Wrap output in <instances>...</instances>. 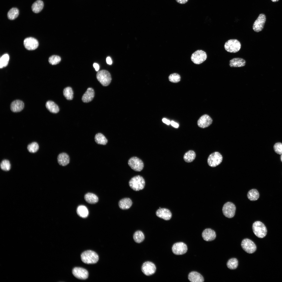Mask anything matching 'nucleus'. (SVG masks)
Listing matches in <instances>:
<instances>
[{"label": "nucleus", "mask_w": 282, "mask_h": 282, "mask_svg": "<svg viewBox=\"0 0 282 282\" xmlns=\"http://www.w3.org/2000/svg\"><path fill=\"white\" fill-rule=\"evenodd\" d=\"M82 261L87 264H92L96 263L99 260L98 254L95 251L87 250L83 252L81 255Z\"/></svg>", "instance_id": "f257e3e1"}, {"label": "nucleus", "mask_w": 282, "mask_h": 282, "mask_svg": "<svg viewBox=\"0 0 282 282\" xmlns=\"http://www.w3.org/2000/svg\"><path fill=\"white\" fill-rule=\"evenodd\" d=\"M130 187L135 191L142 190L145 185V180L141 176L138 175L132 178L129 182Z\"/></svg>", "instance_id": "f03ea898"}, {"label": "nucleus", "mask_w": 282, "mask_h": 282, "mask_svg": "<svg viewBox=\"0 0 282 282\" xmlns=\"http://www.w3.org/2000/svg\"><path fill=\"white\" fill-rule=\"evenodd\" d=\"M252 229L255 234L258 238H263L267 234V228L265 225L260 221L254 222L252 225Z\"/></svg>", "instance_id": "7ed1b4c3"}, {"label": "nucleus", "mask_w": 282, "mask_h": 282, "mask_svg": "<svg viewBox=\"0 0 282 282\" xmlns=\"http://www.w3.org/2000/svg\"><path fill=\"white\" fill-rule=\"evenodd\" d=\"M207 58V54L205 51L201 50H198L192 53L190 58L194 64H199L205 61Z\"/></svg>", "instance_id": "20e7f679"}, {"label": "nucleus", "mask_w": 282, "mask_h": 282, "mask_svg": "<svg viewBox=\"0 0 282 282\" xmlns=\"http://www.w3.org/2000/svg\"><path fill=\"white\" fill-rule=\"evenodd\" d=\"M96 78L104 86L109 85L111 80L110 73L105 70L98 71L96 74Z\"/></svg>", "instance_id": "39448f33"}, {"label": "nucleus", "mask_w": 282, "mask_h": 282, "mask_svg": "<svg viewBox=\"0 0 282 282\" xmlns=\"http://www.w3.org/2000/svg\"><path fill=\"white\" fill-rule=\"evenodd\" d=\"M224 47L225 50L227 52L234 53L239 51L241 47V44L238 40L231 39L226 42Z\"/></svg>", "instance_id": "423d86ee"}, {"label": "nucleus", "mask_w": 282, "mask_h": 282, "mask_svg": "<svg viewBox=\"0 0 282 282\" xmlns=\"http://www.w3.org/2000/svg\"><path fill=\"white\" fill-rule=\"evenodd\" d=\"M236 210L235 205L230 202L225 203L222 208L223 214L225 217L229 218H232L234 216Z\"/></svg>", "instance_id": "0eeeda50"}, {"label": "nucleus", "mask_w": 282, "mask_h": 282, "mask_svg": "<svg viewBox=\"0 0 282 282\" xmlns=\"http://www.w3.org/2000/svg\"><path fill=\"white\" fill-rule=\"evenodd\" d=\"M222 160L221 154L218 152H215L209 155L208 158L207 162L209 166L214 167L219 164Z\"/></svg>", "instance_id": "6e6552de"}, {"label": "nucleus", "mask_w": 282, "mask_h": 282, "mask_svg": "<svg viewBox=\"0 0 282 282\" xmlns=\"http://www.w3.org/2000/svg\"><path fill=\"white\" fill-rule=\"evenodd\" d=\"M128 164L132 169L136 171H141L144 166L142 161L136 157L130 158L128 161Z\"/></svg>", "instance_id": "1a4fd4ad"}, {"label": "nucleus", "mask_w": 282, "mask_h": 282, "mask_svg": "<svg viewBox=\"0 0 282 282\" xmlns=\"http://www.w3.org/2000/svg\"><path fill=\"white\" fill-rule=\"evenodd\" d=\"M242 249L246 252L252 254L254 252L256 249V246L255 243L251 240L245 239L241 243Z\"/></svg>", "instance_id": "9d476101"}, {"label": "nucleus", "mask_w": 282, "mask_h": 282, "mask_svg": "<svg viewBox=\"0 0 282 282\" xmlns=\"http://www.w3.org/2000/svg\"><path fill=\"white\" fill-rule=\"evenodd\" d=\"M266 20V16L264 14H260L253 24L252 28L254 31L257 32L261 31L263 28Z\"/></svg>", "instance_id": "9b49d317"}, {"label": "nucleus", "mask_w": 282, "mask_h": 282, "mask_svg": "<svg viewBox=\"0 0 282 282\" xmlns=\"http://www.w3.org/2000/svg\"><path fill=\"white\" fill-rule=\"evenodd\" d=\"M141 269L142 272L145 275L149 276L155 273L156 268L153 263L150 261H146L143 263Z\"/></svg>", "instance_id": "f8f14e48"}, {"label": "nucleus", "mask_w": 282, "mask_h": 282, "mask_svg": "<svg viewBox=\"0 0 282 282\" xmlns=\"http://www.w3.org/2000/svg\"><path fill=\"white\" fill-rule=\"evenodd\" d=\"M187 245L182 242H179L174 244L172 248L173 253L176 255H182L187 251Z\"/></svg>", "instance_id": "ddd939ff"}, {"label": "nucleus", "mask_w": 282, "mask_h": 282, "mask_svg": "<svg viewBox=\"0 0 282 282\" xmlns=\"http://www.w3.org/2000/svg\"><path fill=\"white\" fill-rule=\"evenodd\" d=\"M73 275L78 279L84 280L88 277L89 273L85 269L80 267H75L73 269Z\"/></svg>", "instance_id": "4468645a"}, {"label": "nucleus", "mask_w": 282, "mask_h": 282, "mask_svg": "<svg viewBox=\"0 0 282 282\" xmlns=\"http://www.w3.org/2000/svg\"><path fill=\"white\" fill-rule=\"evenodd\" d=\"M24 45L25 48L28 50H33L38 47L39 43L35 38L30 37L25 38L24 41Z\"/></svg>", "instance_id": "2eb2a0df"}, {"label": "nucleus", "mask_w": 282, "mask_h": 282, "mask_svg": "<svg viewBox=\"0 0 282 282\" xmlns=\"http://www.w3.org/2000/svg\"><path fill=\"white\" fill-rule=\"evenodd\" d=\"M212 122V119L209 115L204 114L199 118L198 120L197 124L200 127L204 128L209 126Z\"/></svg>", "instance_id": "dca6fc26"}, {"label": "nucleus", "mask_w": 282, "mask_h": 282, "mask_svg": "<svg viewBox=\"0 0 282 282\" xmlns=\"http://www.w3.org/2000/svg\"><path fill=\"white\" fill-rule=\"evenodd\" d=\"M156 214L158 217L166 220H170L171 218L172 214L170 211L165 208H160L157 210Z\"/></svg>", "instance_id": "f3484780"}, {"label": "nucleus", "mask_w": 282, "mask_h": 282, "mask_svg": "<svg viewBox=\"0 0 282 282\" xmlns=\"http://www.w3.org/2000/svg\"><path fill=\"white\" fill-rule=\"evenodd\" d=\"M202 236L204 240L207 241H212L216 237V234L213 230L209 228L204 230L202 233Z\"/></svg>", "instance_id": "a211bd4d"}, {"label": "nucleus", "mask_w": 282, "mask_h": 282, "mask_svg": "<svg viewBox=\"0 0 282 282\" xmlns=\"http://www.w3.org/2000/svg\"><path fill=\"white\" fill-rule=\"evenodd\" d=\"M24 107L23 102L20 100L14 101L11 103L10 108L11 111L14 112H17L21 111Z\"/></svg>", "instance_id": "6ab92c4d"}, {"label": "nucleus", "mask_w": 282, "mask_h": 282, "mask_svg": "<svg viewBox=\"0 0 282 282\" xmlns=\"http://www.w3.org/2000/svg\"><path fill=\"white\" fill-rule=\"evenodd\" d=\"M95 92L93 89L91 87L88 88L82 98L83 101L88 103L92 100L94 97Z\"/></svg>", "instance_id": "aec40b11"}, {"label": "nucleus", "mask_w": 282, "mask_h": 282, "mask_svg": "<svg viewBox=\"0 0 282 282\" xmlns=\"http://www.w3.org/2000/svg\"><path fill=\"white\" fill-rule=\"evenodd\" d=\"M58 162L60 165L65 166L69 163L70 158L66 153L62 152L59 154L57 157Z\"/></svg>", "instance_id": "412c9836"}, {"label": "nucleus", "mask_w": 282, "mask_h": 282, "mask_svg": "<svg viewBox=\"0 0 282 282\" xmlns=\"http://www.w3.org/2000/svg\"><path fill=\"white\" fill-rule=\"evenodd\" d=\"M188 279L191 282H203L204 279L202 276L199 273L193 271L189 273L188 276Z\"/></svg>", "instance_id": "4be33fe9"}, {"label": "nucleus", "mask_w": 282, "mask_h": 282, "mask_svg": "<svg viewBox=\"0 0 282 282\" xmlns=\"http://www.w3.org/2000/svg\"><path fill=\"white\" fill-rule=\"evenodd\" d=\"M246 63V62L243 59L235 58L230 60L229 65L231 67H241L244 66Z\"/></svg>", "instance_id": "5701e85b"}, {"label": "nucleus", "mask_w": 282, "mask_h": 282, "mask_svg": "<svg viewBox=\"0 0 282 282\" xmlns=\"http://www.w3.org/2000/svg\"><path fill=\"white\" fill-rule=\"evenodd\" d=\"M118 204L119 208L121 209H127L132 205V202L129 198H124L120 200Z\"/></svg>", "instance_id": "b1692460"}, {"label": "nucleus", "mask_w": 282, "mask_h": 282, "mask_svg": "<svg viewBox=\"0 0 282 282\" xmlns=\"http://www.w3.org/2000/svg\"><path fill=\"white\" fill-rule=\"evenodd\" d=\"M44 6L43 2L41 0H37L32 4L31 8L32 11L36 13L40 12L43 9Z\"/></svg>", "instance_id": "393cba45"}, {"label": "nucleus", "mask_w": 282, "mask_h": 282, "mask_svg": "<svg viewBox=\"0 0 282 282\" xmlns=\"http://www.w3.org/2000/svg\"><path fill=\"white\" fill-rule=\"evenodd\" d=\"M47 109L51 112L56 113L59 111L58 106L54 102L49 101L46 102L45 104Z\"/></svg>", "instance_id": "a878e982"}, {"label": "nucleus", "mask_w": 282, "mask_h": 282, "mask_svg": "<svg viewBox=\"0 0 282 282\" xmlns=\"http://www.w3.org/2000/svg\"><path fill=\"white\" fill-rule=\"evenodd\" d=\"M84 199L88 203L94 204L97 203L98 200L97 196L95 194L90 193L86 194L84 196Z\"/></svg>", "instance_id": "bb28decb"}, {"label": "nucleus", "mask_w": 282, "mask_h": 282, "mask_svg": "<svg viewBox=\"0 0 282 282\" xmlns=\"http://www.w3.org/2000/svg\"><path fill=\"white\" fill-rule=\"evenodd\" d=\"M77 212L80 217L85 218L87 217L89 214V212L87 207L83 205L79 206L77 208Z\"/></svg>", "instance_id": "cd10ccee"}, {"label": "nucleus", "mask_w": 282, "mask_h": 282, "mask_svg": "<svg viewBox=\"0 0 282 282\" xmlns=\"http://www.w3.org/2000/svg\"><path fill=\"white\" fill-rule=\"evenodd\" d=\"M95 140L97 144L103 145H105L108 142L106 138L101 133H98L95 135Z\"/></svg>", "instance_id": "c85d7f7f"}, {"label": "nucleus", "mask_w": 282, "mask_h": 282, "mask_svg": "<svg viewBox=\"0 0 282 282\" xmlns=\"http://www.w3.org/2000/svg\"><path fill=\"white\" fill-rule=\"evenodd\" d=\"M247 197L250 200L255 201L257 200L259 198V193L256 189H252L248 192L247 194Z\"/></svg>", "instance_id": "c756f323"}, {"label": "nucleus", "mask_w": 282, "mask_h": 282, "mask_svg": "<svg viewBox=\"0 0 282 282\" xmlns=\"http://www.w3.org/2000/svg\"><path fill=\"white\" fill-rule=\"evenodd\" d=\"M196 157V154L195 152L193 150H190L185 153L183 158L185 162L189 163L193 161Z\"/></svg>", "instance_id": "7c9ffc66"}, {"label": "nucleus", "mask_w": 282, "mask_h": 282, "mask_svg": "<svg viewBox=\"0 0 282 282\" xmlns=\"http://www.w3.org/2000/svg\"><path fill=\"white\" fill-rule=\"evenodd\" d=\"M19 14V11L17 8L15 7L12 8L8 12L7 17L10 20H14L17 17Z\"/></svg>", "instance_id": "2f4dec72"}, {"label": "nucleus", "mask_w": 282, "mask_h": 282, "mask_svg": "<svg viewBox=\"0 0 282 282\" xmlns=\"http://www.w3.org/2000/svg\"><path fill=\"white\" fill-rule=\"evenodd\" d=\"M144 236L143 232L140 231H137L134 233L133 238L137 243H140L143 242L144 239Z\"/></svg>", "instance_id": "473e14b6"}, {"label": "nucleus", "mask_w": 282, "mask_h": 282, "mask_svg": "<svg viewBox=\"0 0 282 282\" xmlns=\"http://www.w3.org/2000/svg\"><path fill=\"white\" fill-rule=\"evenodd\" d=\"M64 97L68 100H71L73 98V92L72 88L68 87L65 88L63 91Z\"/></svg>", "instance_id": "72a5a7b5"}, {"label": "nucleus", "mask_w": 282, "mask_h": 282, "mask_svg": "<svg viewBox=\"0 0 282 282\" xmlns=\"http://www.w3.org/2000/svg\"><path fill=\"white\" fill-rule=\"evenodd\" d=\"M238 261L236 258H232L230 259L227 263V266L228 268L231 269H236L238 266Z\"/></svg>", "instance_id": "f704fd0d"}, {"label": "nucleus", "mask_w": 282, "mask_h": 282, "mask_svg": "<svg viewBox=\"0 0 282 282\" xmlns=\"http://www.w3.org/2000/svg\"><path fill=\"white\" fill-rule=\"evenodd\" d=\"M9 58V56L7 54H4L1 57L0 59L1 68H3L7 66L8 64Z\"/></svg>", "instance_id": "c9c22d12"}, {"label": "nucleus", "mask_w": 282, "mask_h": 282, "mask_svg": "<svg viewBox=\"0 0 282 282\" xmlns=\"http://www.w3.org/2000/svg\"><path fill=\"white\" fill-rule=\"evenodd\" d=\"M39 146L36 142H34L28 144L27 146V149L28 151L31 153H35L38 150Z\"/></svg>", "instance_id": "e433bc0d"}, {"label": "nucleus", "mask_w": 282, "mask_h": 282, "mask_svg": "<svg viewBox=\"0 0 282 282\" xmlns=\"http://www.w3.org/2000/svg\"><path fill=\"white\" fill-rule=\"evenodd\" d=\"M0 167L4 171H8L10 169L11 165L9 161L7 160H4L0 163Z\"/></svg>", "instance_id": "4c0bfd02"}, {"label": "nucleus", "mask_w": 282, "mask_h": 282, "mask_svg": "<svg viewBox=\"0 0 282 282\" xmlns=\"http://www.w3.org/2000/svg\"><path fill=\"white\" fill-rule=\"evenodd\" d=\"M169 80L173 83H177L179 82L181 80V77L179 74L176 73H174L170 74L168 77Z\"/></svg>", "instance_id": "58836bf2"}, {"label": "nucleus", "mask_w": 282, "mask_h": 282, "mask_svg": "<svg viewBox=\"0 0 282 282\" xmlns=\"http://www.w3.org/2000/svg\"><path fill=\"white\" fill-rule=\"evenodd\" d=\"M61 60V58L60 57L56 55H53L50 57L49 59V63L53 65L58 64Z\"/></svg>", "instance_id": "ea45409f"}, {"label": "nucleus", "mask_w": 282, "mask_h": 282, "mask_svg": "<svg viewBox=\"0 0 282 282\" xmlns=\"http://www.w3.org/2000/svg\"><path fill=\"white\" fill-rule=\"evenodd\" d=\"M274 149L275 152L277 154H282V143L280 142L276 143L274 145Z\"/></svg>", "instance_id": "a19ab883"}, {"label": "nucleus", "mask_w": 282, "mask_h": 282, "mask_svg": "<svg viewBox=\"0 0 282 282\" xmlns=\"http://www.w3.org/2000/svg\"><path fill=\"white\" fill-rule=\"evenodd\" d=\"M189 0H175L178 3L181 4H184L186 3Z\"/></svg>", "instance_id": "79ce46f5"}, {"label": "nucleus", "mask_w": 282, "mask_h": 282, "mask_svg": "<svg viewBox=\"0 0 282 282\" xmlns=\"http://www.w3.org/2000/svg\"><path fill=\"white\" fill-rule=\"evenodd\" d=\"M171 124L172 126L175 128H178L179 126V125L178 123L173 121L171 122Z\"/></svg>", "instance_id": "37998d69"}, {"label": "nucleus", "mask_w": 282, "mask_h": 282, "mask_svg": "<svg viewBox=\"0 0 282 282\" xmlns=\"http://www.w3.org/2000/svg\"><path fill=\"white\" fill-rule=\"evenodd\" d=\"M162 121L163 123L167 125H169L171 124V122L170 121L165 118H163L162 119Z\"/></svg>", "instance_id": "c03bdc74"}, {"label": "nucleus", "mask_w": 282, "mask_h": 282, "mask_svg": "<svg viewBox=\"0 0 282 282\" xmlns=\"http://www.w3.org/2000/svg\"><path fill=\"white\" fill-rule=\"evenodd\" d=\"M106 62L109 65H111L112 64V60L110 57H108L106 58Z\"/></svg>", "instance_id": "a18cd8bd"}, {"label": "nucleus", "mask_w": 282, "mask_h": 282, "mask_svg": "<svg viewBox=\"0 0 282 282\" xmlns=\"http://www.w3.org/2000/svg\"><path fill=\"white\" fill-rule=\"evenodd\" d=\"M93 66L96 71H97L99 70V65L97 63H94L93 64Z\"/></svg>", "instance_id": "49530a36"}, {"label": "nucleus", "mask_w": 282, "mask_h": 282, "mask_svg": "<svg viewBox=\"0 0 282 282\" xmlns=\"http://www.w3.org/2000/svg\"><path fill=\"white\" fill-rule=\"evenodd\" d=\"M279 0H271V1L273 2H278Z\"/></svg>", "instance_id": "de8ad7c7"}, {"label": "nucleus", "mask_w": 282, "mask_h": 282, "mask_svg": "<svg viewBox=\"0 0 282 282\" xmlns=\"http://www.w3.org/2000/svg\"><path fill=\"white\" fill-rule=\"evenodd\" d=\"M280 158H281V161L282 162V154H281V156Z\"/></svg>", "instance_id": "09e8293b"}]
</instances>
